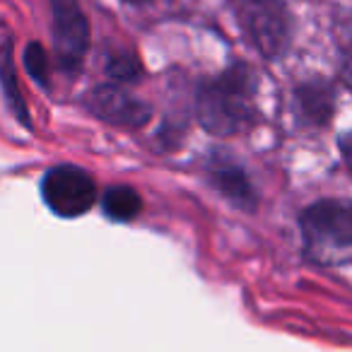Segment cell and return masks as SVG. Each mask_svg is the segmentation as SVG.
I'll use <instances>...</instances> for the list:
<instances>
[{
	"label": "cell",
	"instance_id": "obj_1",
	"mask_svg": "<svg viewBox=\"0 0 352 352\" xmlns=\"http://www.w3.org/2000/svg\"><path fill=\"white\" fill-rule=\"evenodd\" d=\"M258 78L244 60H236L217 78L198 82L196 118L208 133L220 138L239 135L256 123Z\"/></svg>",
	"mask_w": 352,
	"mask_h": 352
},
{
	"label": "cell",
	"instance_id": "obj_2",
	"mask_svg": "<svg viewBox=\"0 0 352 352\" xmlns=\"http://www.w3.org/2000/svg\"><path fill=\"white\" fill-rule=\"evenodd\" d=\"M236 22L246 44L263 58L280 60L292 41V20L283 0H241L236 6Z\"/></svg>",
	"mask_w": 352,
	"mask_h": 352
},
{
	"label": "cell",
	"instance_id": "obj_3",
	"mask_svg": "<svg viewBox=\"0 0 352 352\" xmlns=\"http://www.w3.org/2000/svg\"><path fill=\"white\" fill-rule=\"evenodd\" d=\"M41 198L54 215L65 217V220L82 217L97 203V182L82 166H51L41 179Z\"/></svg>",
	"mask_w": 352,
	"mask_h": 352
},
{
	"label": "cell",
	"instance_id": "obj_4",
	"mask_svg": "<svg viewBox=\"0 0 352 352\" xmlns=\"http://www.w3.org/2000/svg\"><path fill=\"white\" fill-rule=\"evenodd\" d=\"M302 234L311 251L352 249V201L350 198H323L304 208Z\"/></svg>",
	"mask_w": 352,
	"mask_h": 352
},
{
	"label": "cell",
	"instance_id": "obj_5",
	"mask_svg": "<svg viewBox=\"0 0 352 352\" xmlns=\"http://www.w3.org/2000/svg\"><path fill=\"white\" fill-rule=\"evenodd\" d=\"M56 65L68 78L80 73L89 49V20L78 0H49Z\"/></svg>",
	"mask_w": 352,
	"mask_h": 352
},
{
	"label": "cell",
	"instance_id": "obj_6",
	"mask_svg": "<svg viewBox=\"0 0 352 352\" xmlns=\"http://www.w3.org/2000/svg\"><path fill=\"white\" fill-rule=\"evenodd\" d=\"M87 109L99 121L109 123V126L128 128V131L145 128L152 121V113H155L150 104L133 97L128 89L113 82L94 87L87 97Z\"/></svg>",
	"mask_w": 352,
	"mask_h": 352
},
{
	"label": "cell",
	"instance_id": "obj_7",
	"mask_svg": "<svg viewBox=\"0 0 352 352\" xmlns=\"http://www.w3.org/2000/svg\"><path fill=\"white\" fill-rule=\"evenodd\" d=\"M206 171H208L210 184L217 188V193H220L227 203L239 208L241 212H254L256 208H258V193H256L254 184H251L244 166H241L234 157L225 155L222 150H215L208 157Z\"/></svg>",
	"mask_w": 352,
	"mask_h": 352
},
{
	"label": "cell",
	"instance_id": "obj_8",
	"mask_svg": "<svg viewBox=\"0 0 352 352\" xmlns=\"http://www.w3.org/2000/svg\"><path fill=\"white\" fill-rule=\"evenodd\" d=\"M292 111L299 126H328L336 113V87L323 78L304 80L292 92Z\"/></svg>",
	"mask_w": 352,
	"mask_h": 352
},
{
	"label": "cell",
	"instance_id": "obj_9",
	"mask_svg": "<svg viewBox=\"0 0 352 352\" xmlns=\"http://www.w3.org/2000/svg\"><path fill=\"white\" fill-rule=\"evenodd\" d=\"M102 212L111 222H133L142 212V196L133 186H109L102 196Z\"/></svg>",
	"mask_w": 352,
	"mask_h": 352
},
{
	"label": "cell",
	"instance_id": "obj_10",
	"mask_svg": "<svg viewBox=\"0 0 352 352\" xmlns=\"http://www.w3.org/2000/svg\"><path fill=\"white\" fill-rule=\"evenodd\" d=\"M3 94H6L8 107L12 109L15 118L32 131V121H30V111H27L25 97H22V89L17 85V75H15V60H12V39L6 36V46H3Z\"/></svg>",
	"mask_w": 352,
	"mask_h": 352
},
{
	"label": "cell",
	"instance_id": "obj_11",
	"mask_svg": "<svg viewBox=\"0 0 352 352\" xmlns=\"http://www.w3.org/2000/svg\"><path fill=\"white\" fill-rule=\"evenodd\" d=\"M107 75L116 85H133L142 80V63L133 51H116L107 58Z\"/></svg>",
	"mask_w": 352,
	"mask_h": 352
},
{
	"label": "cell",
	"instance_id": "obj_12",
	"mask_svg": "<svg viewBox=\"0 0 352 352\" xmlns=\"http://www.w3.org/2000/svg\"><path fill=\"white\" fill-rule=\"evenodd\" d=\"M22 63L25 70L36 85H41L44 89H49V75H51V65H49V56L46 49L39 41H30L22 51Z\"/></svg>",
	"mask_w": 352,
	"mask_h": 352
},
{
	"label": "cell",
	"instance_id": "obj_13",
	"mask_svg": "<svg viewBox=\"0 0 352 352\" xmlns=\"http://www.w3.org/2000/svg\"><path fill=\"white\" fill-rule=\"evenodd\" d=\"M338 147H340L342 160H345V164L350 166V171H352V131L342 133V135L338 138Z\"/></svg>",
	"mask_w": 352,
	"mask_h": 352
},
{
	"label": "cell",
	"instance_id": "obj_14",
	"mask_svg": "<svg viewBox=\"0 0 352 352\" xmlns=\"http://www.w3.org/2000/svg\"><path fill=\"white\" fill-rule=\"evenodd\" d=\"M342 80H345V85L352 89V56L345 58V65H342Z\"/></svg>",
	"mask_w": 352,
	"mask_h": 352
},
{
	"label": "cell",
	"instance_id": "obj_15",
	"mask_svg": "<svg viewBox=\"0 0 352 352\" xmlns=\"http://www.w3.org/2000/svg\"><path fill=\"white\" fill-rule=\"evenodd\" d=\"M123 3H128V6H147L152 0H123Z\"/></svg>",
	"mask_w": 352,
	"mask_h": 352
}]
</instances>
